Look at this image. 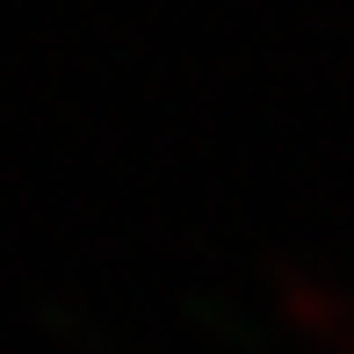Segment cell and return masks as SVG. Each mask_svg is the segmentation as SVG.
Here are the masks:
<instances>
[]
</instances>
